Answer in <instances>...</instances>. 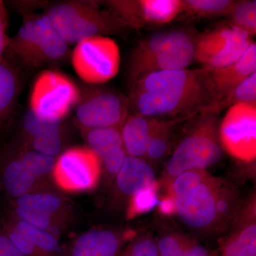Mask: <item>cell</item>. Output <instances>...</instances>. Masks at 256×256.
Listing matches in <instances>:
<instances>
[{"label":"cell","instance_id":"cell-1","mask_svg":"<svg viewBox=\"0 0 256 256\" xmlns=\"http://www.w3.org/2000/svg\"><path fill=\"white\" fill-rule=\"evenodd\" d=\"M129 114L184 121L217 110V100L203 68L146 74L132 85Z\"/></svg>","mask_w":256,"mask_h":256},{"label":"cell","instance_id":"cell-2","mask_svg":"<svg viewBox=\"0 0 256 256\" xmlns=\"http://www.w3.org/2000/svg\"><path fill=\"white\" fill-rule=\"evenodd\" d=\"M172 197L180 220L205 235L226 232L242 207L236 188L208 172L194 186Z\"/></svg>","mask_w":256,"mask_h":256},{"label":"cell","instance_id":"cell-3","mask_svg":"<svg viewBox=\"0 0 256 256\" xmlns=\"http://www.w3.org/2000/svg\"><path fill=\"white\" fill-rule=\"evenodd\" d=\"M163 172L165 186L178 175L192 170H206L223 156L220 139V112L207 111L193 118Z\"/></svg>","mask_w":256,"mask_h":256},{"label":"cell","instance_id":"cell-4","mask_svg":"<svg viewBox=\"0 0 256 256\" xmlns=\"http://www.w3.org/2000/svg\"><path fill=\"white\" fill-rule=\"evenodd\" d=\"M6 52L25 66L40 68L64 60L68 44L44 14L25 18Z\"/></svg>","mask_w":256,"mask_h":256},{"label":"cell","instance_id":"cell-5","mask_svg":"<svg viewBox=\"0 0 256 256\" xmlns=\"http://www.w3.org/2000/svg\"><path fill=\"white\" fill-rule=\"evenodd\" d=\"M45 14L68 45L90 37L117 34L124 28L108 12L85 2L56 3Z\"/></svg>","mask_w":256,"mask_h":256},{"label":"cell","instance_id":"cell-6","mask_svg":"<svg viewBox=\"0 0 256 256\" xmlns=\"http://www.w3.org/2000/svg\"><path fill=\"white\" fill-rule=\"evenodd\" d=\"M80 88L72 78L54 70L38 74L32 86L30 110L40 118L62 121L78 104Z\"/></svg>","mask_w":256,"mask_h":256},{"label":"cell","instance_id":"cell-7","mask_svg":"<svg viewBox=\"0 0 256 256\" xmlns=\"http://www.w3.org/2000/svg\"><path fill=\"white\" fill-rule=\"evenodd\" d=\"M70 62L74 72L85 84L101 86L118 74L120 50L110 36L90 37L76 44Z\"/></svg>","mask_w":256,"mask_h":256},{"label":"cell","instance_id":"cell-8","mask_svg":"<svg viewBox=\"0 0 256 256\" xmlns=\"http://www.w3.org/2000/svg\"><path fill=\"white\" fill-rule=\"evenodd\" d=\"M80 92L75 117L82 130L121 128L129 114L128 97L112 89L88 84Z\"/></svg>","mask_w":256,"mask_h":256},{"label":"cell","instance_id":"cell-9","mask_svg":"<svg viewBox=\"0 0 256 256\" xmlns=\"http://www.w3.org/2000/svg\"><path fill=\"white\" fill-rule=\"evenodd\" d=\"M254 42L245 32L230 23L196 37L194 60L204 68L226 66L239 60Z\"/></svg>","mask_w":256,"mask_h":256},{"label":"cell","instance_id":"cell-10","mask_svg":"<svg viewBox=\"0 0 256 256\" xmlns=\"http://www.w3.org/2000/svg\"><path fill=\"white\" fill-rule=\"evenodd\" d=\"M102 165L88 146H75L64 152L56 159L52 174L56 184L63 191L88 192L98 184Z\"/></svg>","mask_w":256,"mask_h":256},{"label":"cell","instance_id":"cell-11","mask_svg":"<svg viewBox=\"0 0 256 256\" xmlns=\"http://www.w3.org/2000/svg\"><path fill=\"white\" fill-rule=\"evenodd\" d=\"M223 150L244 162L256 158V105L237 104L228 108L220 124Z\"/></svg>","mask_w":256,"mask_h":256},{"label":"cell","instance_id":"cell-12","mask_svg":"<svg viewBox=\"0 0 256 256\" xmlns=\"http://www.w3.org/2000/svg\"><path fill=\"white\" fill-rule=\"evenodd\" d=\"M106 4L124 28L134 30L168 24L182 14V0H110Z\"/></svg>","mask_w":256,"mask_h":256},{"label":"cell","instance_id":"cell-13","mask_svg":"<svg viewBox=\"0 0 256 256\" xmlns=\"http://www.w3.org/2000/svg\"><path fill=\"white\" fill-rule=\"evenodd\" d=\"M256 196L240 207L216 256H256Z\"/></svg>","mask_w":256,"mask_h":256},{"label":"cell","instance_id":"cell-14","mask_svg":"<svg viewBox=\"0 0 256 256\" xmlns=\"http://www.w3.org/2000/svg\"><path fill=\"white\" fill-rule=\"evenodd\" d=\"M196 38L191 34L166 47L132 72H129L132 85L146 74L188 68L194 60Z\"/></svg>","mask_w":256,"mask_h":256},{"label":"cell","instance_id":"cell-15","mask_svg":"<svg viewBox=\"0 0 256 256\" xmlns=\"http://www.w3.org/2000/svg\"><path fill=\"white\" fill-rule=\"evenodd\" d=\"M82 132L88 148L100 160L102 171L108 178L114 180L128 156L120 128H101Z\"/></svg>","mask_w":256,"mask_h":256},{"label":"cell","instance_id":"cell-16","mask_svg":"<svg viewBox=\"0 0 256 256\" xmlns=\"http://www.w3.org/2000/svg\"><path fill=\"white\" fill-rule=\"evenodd\" d=\"M137 234L132 230L94 229L76 239L68 256H118Z\"/></svg>","mask_w":256,"mask_h":256},{"label":"cell","instance_id":"cell-17","mask_svg":"<svg viewBox=\"0 0 256 256\" xmlns=\"http://www.w3.org/2000/svg\"><path fill=\"white\" fill-rule=\"evenodd\" d=\"M202 68L218 106V102L234 88L256 72V42H252L245 54L234 63L220 68Z\"/></svg>","mask_w":256,"mask_h":256},{"label":"cell","instance_id":"cell-18","mask_svg":"<svg viewBox=\"0 0 256 256\" xmlns=\"http://www.w3.org/2000/svg\"><path fill=\"white\" fill-rule=\"evenodd\" d=\"M114 180L120 196L127 201L142 188L159 183L156 169L146 160L129 156L124 159Z\"/></svg>","mask_w":256,"mask_h":256},{"label":"cell","instance_id":"cell-19","mask_svg":"<svg viewBox=\"0 0 256 256\" xmlns=\"http://www.w3.org/2000/svg\"><path fill=\"white\" fill-rule=\"evenodd\" d=\"M162 120L140 114H129L120 128L122 142L128 156L142 158L154 130Z\"/></svg>","mask_w":256,"mask_h":256},{"label":"cell","instance_id":"cell-20","mask_svg":"<svg viewBox=\"0 0 256 256\" xmlns=\"http://www.w3.org/2000/svg\"><path fill=\"white\" fill-rule=\"evenodd\" d=\"M191 34L183 30H172L154 34L138 44L133 50L129 64V72L150 60L166 47Z\"/></svg>","mask_w":256,"mask_h":256},{"label":"cell","instance_id":"cell-21","mask_svg":"<svg viewBox=\"0 0 256 256\" xmlns=\"http://www.w3.org/2000/svg\"><path fill=\"white\" fill-rule=\"evenodd\" d=\"M156 242L160 256H212L196 239L176 230L162 234Z\"/></svg>","mask_w":256,"mask_h":256},{"label":"cell","instance_id":"cell-22","mask_svg":"<svg viewBox=\"0 0 256 256\" xmlns=\"http://www.w3.org/2000/svg\"><path fill=\"white\" fill-rule=\"evenodd\" d=\"M38 178L20 158L10 160L2 172V182L6 192L13 197L32 192Z\"/></svg>","mask_w":256,"mask_h":256},{"label":"cell","instance_id":"cell-23","mask_svg":"<svg viewBox=\"0 0 256 256\" xmlns=\"http://www.w3.org/2000/svg\"><path fill=\"white\" fill-rule=\"evenodd\" d=\"M182 121L178 119H163L154 130L144 156V160L154 169L168 156L175 126Z\"/></svg>","mask_w":256,"mask_h":256},{"label":"cell","instance_id":"cell-24","mask_svg":"<svg viewBox=\"0 0 256 256\" xmlns=\"http://www.w3.org/2000/svg\"><path fill=\"white\" fill-rule=\"evenodd\" d=\"M16 207L32 210L38 214L58 220V214L64 208L62 198L48 192H30L18 197Z\"/></svg>","mask_w":256,"mask_h":256},{"label":"cell","instance_id":"cell-25","mask_svg":"<svg viewBox=\"0 0 256 256\" xmlns=\"http://www.w3.org/2000/svg\"><path fill=\"white\" fill-rule=\"evenodd\" d=\"M236 0H182V14L197 18L228 16Z\"/></svg>","mask_w":256,"mask_h":256},{"label":"cell","instance_id":"cell-26","mask_svg":"<svg viewBox=\"0 0 256 256\" xmlns=\"http://www.w3.org/2000/svg\"><path fill=\"white\" fill-rule=\"evenodd\" d=\"M18 78L14 67L4 58L0 60V121L11 111L18 94Z\"/></svg>","mask_w":256,"mask_h":256},{"label":"cell","instance_id":"cell-27","mask_svg":"<svg viewBox=\"0 0 256 256\" xmlns=\"http://www.w3.org/2000/svg\"><path fill=\"white\" fill-rule=\"evenodd\" d=\"M14 227L24 234L44 256H60V242L56 236L52 232L34 226L22 220H18Z\"/></svg>","mask_w":256,"mask_h":256},{"label":"cell","instance_id":"cell-28","mask_svg":"<svg viewBox=\"0 0 256 256\" xmlns=\"http://www.w3.org/2000/svg\"><path fill=\"white\" fill-rule=\"evenodd\" d=\"M160 184L148 186L136 192L128 200L126 216L130 220L152 212L159 204Z\"/></svg>","mask_w":256,"mask_h":256},{"label":"cell","instance_id":"cell-29","mask_svg":"<svg viewBox=\"0 0 256 256\" xmlns=\"http://www.w3.org/2000/svg\"><path fill=\"white\" fill-rule=\"evenodd\" d=\"M230 24L245 32L252 38L256 34V1H235L229 13Z\"/></svg>","mask_w":256,"mask_h":256},{"label":"cell","instance_id":"cell-30","mask_svg":"<svg viewBox=\"0 0 256 256\" xmlns=\"http://www.w3.org/2000/svg\"><path fill=\"white\" fill-rule=\"evenodd\" d=\"M237 104L256 105V72L234 88L218 102L217 109L220 112Z\"/></svg>","mask_w":256,"mask_h":256},{"label":"cell","instance_id":"cell-31","mask_svg":"<svg viewBox=\"0 0 256 256\" xmlns=\"http://www.w3.org/2000/svg\"><path fill=\"white\" fill-rule=\"evenodd\" d=\"M118 256H160L156 238L150 232L137 234Z\"/></svg>","mask_w":256,"mask_h":256},{"label":"cell","instance_id":"cell-32","mask_svg":"<svg viewBox=\"0 0 256 256\" xmlns=\"http://www.w3.org/2000/svg\"><path fill=\"white\" fill-rule=\"evenodd\" d=\"M18 158L22 160L38 180L52 172L56 162L55 158L34 150L22 153Z\"/></svg>","mask_w":256,"mask_h":256},{"label":"cell","instance_id":"cell-33","mask_svg":"<svg viewBox=\"0 0 256 256\" xmlns=\"http://www.w3.org/2000/svg\"><path fill=\"white\" fill-rule=\"evenodd\" d=\"M62 122L40 118L28 110L24 116L22 127L28 138H31L46 133L62 132Z\"/></svg>","mask_w":256,"mask_h":256},{"label":"cell","instance_id":"cell-34","mask_svg":"<svg viewBox=\"0 0 256 256\" xmlns=\"http://www.w3.org/2000/svg\"><path fill=\"white\" fill-rule=\"evenodd\" d=\"M28 139L32 150L53 158L60 154L63 146L62 132L46 133Z\"/></svg>","mask_w":256,"mask_h":256},{"label":"cell","instance_id":"cell-35","mask_svg":"<svg viewBox=\"0 0 256 256\" xmlns=\"http://www.w3.org/2000/svg\"><path fill=\"white\" fill-rule=\"evenodd\" d=\"M6 18L4 4L0 1V60L4 58L3 55L6 52L9 44L10 38L6 34Z\"/></svg>","mask_w":256,"mask_h":256},{"label":"cell","instance_id":"cell-36","mask_svg":"<svg viewBox=\"0 0 256 256\" xmlns=\"http://www.w3.org/2000/svg\"><path fill=\"white\" fill-rule=\"evenodd\" d=\"M0 256H24L6 234L0 233Z\"/></svg>","mask_w":256,"mask_h":256},{"label":"cell","instance_id":"cell-37","mask_svg":"<svg viewBox=\"0 0 256 256\" xmlns=\"http://www.w3.org/2000/svg\"><path fill=\"white\" fill-rule=\"evenodd\" d=\"M158 208H159L160 213L162 215H176V206H175L174 200L170 195L166 194L162 196V198H160Z\"/></svg>","mask_w":256,"mask_h":256}]
</instances>
